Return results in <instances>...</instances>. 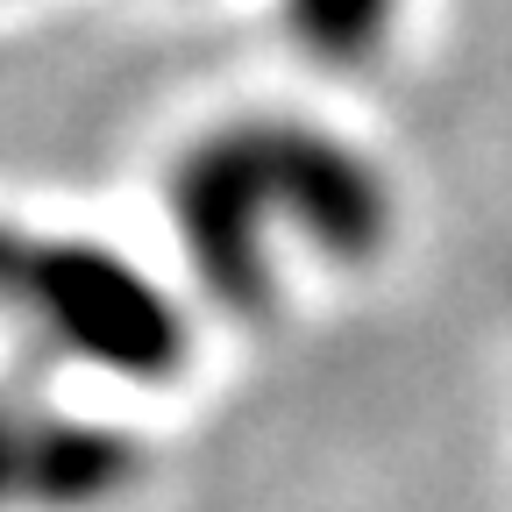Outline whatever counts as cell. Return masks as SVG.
I'll return each mask as SVG.
<instances>
[{"label": "cell", "mask_w": 512, "mask_h": 512, "mask_svg": "<svg viewBox=\"0 0 512 512\" xmlns=\"http://www.w3.org/2000/svg\"><path fill=\"white\" fill-rule=\"evenodd\" d=\"M0 306L29 313L50 349L114 377L157 384L185 370V313L100 242H43L0 221Z\"/></svg>", "instance_id": "obj_2"}, {"label": "cell", "mask_w": 512, "mask_h": 512, "mask_svg": "<svg viewBox=\"0 0 512 512\" xmlns=\"http://www.w3.org/2000/svg\"><path fill=\"white\" fill-rule=\"evenodd\" d=\"M143 470V448L121 427L57 420L15 392H0V505H50L86 512L128 491Z\"/></svg>", "instance_id": "obj_3"}, {"label": "cell", "mask_w": 512, "mask_h": 512, "mask_svg": "<svg viewBox=\"0 0 512 512\" xmlns=\"http://www.w3.org/2000/svg\"><path fill=\"white\" fill-rule=\"evenodd\" d=\"M392 8L399 0H285V22L320 64H363L392 36Z\"/></svg>", "instance_id": "obj_4"}, {"label": "cell", "mask_w": 512, "mask_h": 512, "mask_svg": "<svg viewBox=\"0 0 512 512\" xmlns=\"http://www.w3.org/2000/svg\"><path fill=\"white\" fill-rule=\"evenodd\" d=\"M164 200L178 221V242L200 271L207 299L228 313H264L271 306V271H264V221L285 207L313 249L363 264L392 235V192L384 178L342 150L335 136L299 121H235L214 128L207 143H192L171 178Z\"/></svg>", "instance_id": "obj_1"}]
</instances>
